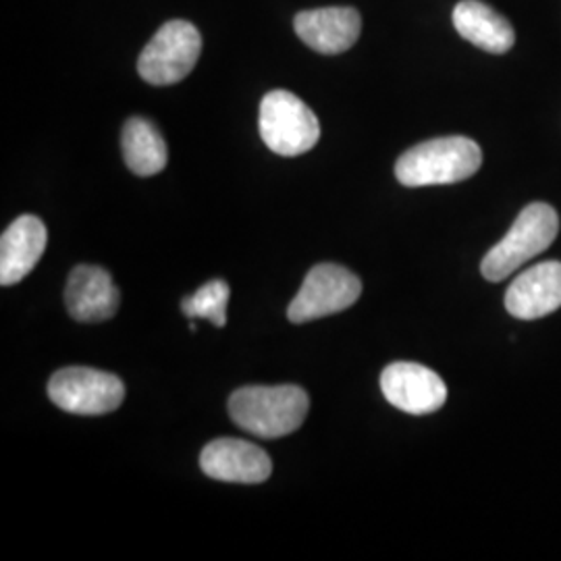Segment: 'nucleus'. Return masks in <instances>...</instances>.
<instances>
[{
	"label": "nucleus",
	"mask_w": 561,
	"mask_h": 561,
	"mask_svg": "<svg viewBox=\"0 0 561 561\" xmlns=\"http://www.w3.org/2000/svg\"><path fill=\"white\" fill-rule=\"evenodd\" d=\"M310 398L298 385H250L229 398V416L241 431L261 439H280L300 428Z\"/></svg>",
	"instance_id": "obj_1"
},
{
	"label": "nucleus",
	"mask_w": 561,
	"mask_h": 561,
	"mask_svg": "<svg viewBox=\"0 0 561 561\" xmlns=\"http://www.w3.org/2000/svg\"><path fill=\"white\" fill-rule=\"evenodd\" d=\"M481 164V146L477 141L449 136L405 150L396 164V178L405 187L449 185L472 178Z\"/></svg>",
	"instance_id": "obj_2"
},
{
	"label": "nucleus",
	"mask_w": 561,
	"mask_h": 561,
	"mask_svg": "<svg viewBox=\"0 0 561 561\" xmlns=\"http://www.w3.org/2000/svg\"><path fill=\"white\" fill-rule=\"evenodd\" d=\"M560 233V217L553 206L545 202L528 204L512 229L497 245L482 259V277L493 283L507 279L522 264L545 252Z\"/></svg>",
	"instance_id": "obj_3"
},
{
	"label": "nucleus",
	"mask_w": 561,
	"mask_h": 561,
	"mask_svg": "<svg viewBox=\"0 0 561 561\" xmlns=\"http://www.w3.org/2000/svg\"><path fill=\"white\" fill-rule=\"evenodd\" d=\"M261 136L279 157H300L317 146L321 123L312 108L287 90H273L261 102Z\"/></svg>",
	"instance_id": "obj_4"
},
{
	"label": "nucleus",
	"mask_w": 561,
	"mask_h": 561,
	"mask_svg": "<svg viewBox=\"0 0 561 561\" xmlns=\"http://www.w3.org/2000/svg\"><path fill=\"white\" fill-rule=\"evenodd\" d=\"M201 50V32L194 23L169 21L141 50L138 73L152 85L178 83L192 73Z\"/></svg>",
	"instance_id": "obj_5"
},
{
	"label": "nucleus",
	"mask_w": 561,
	"mask_h": 561,
	"mask_svg": "<svg viewBox=\"0 0 561 561\" xmlns=\"http://www.w3.org/2000/svg\"><path fill=\"white\" fill-rule=\"evenodd\" d=\"M50 401L69 412L80 416H101L115 412L125 400V385L117 375L69 366L53 375L48 382Z\"/></svg>",
	"instance_id": "obj_6"
},
{
	"label": "nucleus",
	"mask_w": 561,
	"mask_h": 561,
	"mask_svg": "<svg viewBox=\"0 0 561 561\" xmlns=\"http://www.w3.org/2000/svg\"><path fill=\"white\" fill-rule=\"evenodd\" d=\"M362 296V280L340 264H317L308 271L298 296L287 308V319L296 324L319 321L352 308Z\"/></svg>",
	"instance_id": "obj_7"
},
{
	"label": "nucleus",
	"mask_w": 561,
	"mask_h": 561,
	"mask_svg": "<svg viewBox=\"0 0 561 561\" xmlns=\"http://www.w3.org/2000/svg\"><path fill=\"white\" fill-rule=\"evenodd\" d=\"M385 400L401 412L424 416L442 410L447 400V387L442 377L414 362H393L381 375Z\"/></svg>",
	"instance_id": "obj_8"
},
{
	"label": "nucleus",
	"mask_w": 561,
	"mask_h": 561,
	"mask_svg": "<svg viewBox=\"0 0 561 561\" xmlns=\"http://www.w3.org/2000/svg\"><path fill=\"white\" fill-rule=\"evenodd\" d=\"M202 472L215 481L261 484L273 472L271 458L254 443L215 439L201 454Z\"/></svg>",
	"instance_id": "obj_9"
},
{
	"label": "nucleus",
	"mask_w": 561,
	"mask_h": 561,
	"mask_svg": "<svg viewBox=\"0 0 561 561\" xmlns=\"http://www.w3.org/2000/svg\"><path fill=\"white\" fill-rule=\"evenodd\" d=\"M561 308V262L547 261L524 271L505 291V310L535 321Z\"/></svg>",
	"instance_id": "obj_10"
},
{
	"label": "nucleus",
	"mask_w": 561,
	"mask_h": 561,
	"mask_svg": "<svg viewBox=\"0 0 561 561\" xmlns=\"http://www.w3.org/2000/svg\"><path fill=\"white\" fill-rule=\"evenodd\" d=\"M119 301V289L108 271L92 264H80L71 271L65 289V304L73 321H108L117 314Z\"/></svg>",
	"instance_id": "obj_11"
},
{
	"label": "nucleus",
	"mask_w": 561,
	"mask_h": 561,
	"mask_svg": "<svg viewBox=\"0 0 561 561\" xmlns=\"http://www.w3.org/2000/svg\"><path fill=\"white\" fill-rule=\"evenodd\" d=\"M300 41L321 55H341L360 38V13L352 7L301 11L294 20Z\"/></svg>",
	"instance_id": "obj_12"
},
{
	"label": "nucleus",
	"mask_w": 561,
	"mask_h": 561,
	"mask_svg": "<svg viewBox=\"0 0 561 561\" xmlns=\"http://www.w3.org/2000/svg\"><path fill=\"white\" fill-rule=\"evenodd\" d=\"M48 233L34 215H23L11 222L0 238V285L11 287L25 279L46 250Z\"/></svg>",
	"instance_id": "obj_13"
},
{
	"label": "nucleus",
	"mask_w": 561,
	"mask_h": 561,
	"mask_svg": "<svg viewBox=\"0 0 561 561\" xmlns=\"http://www.w3.org/2000/svg\"><path fill=\"white\" fill-rule=\"evenodd\" d=\"M454 25L463 41L493 55L507 53L516 42L512 23L481 0L458 2L454 9Z\"/></svg>",
	"instance_id": "obj_14"
},
{
	"label": "nucleus",
	"mask_w": 561,
	"mask_h": 561,
	"mask_svg": "<svg viewBox=\"0 0 561 561\" xmlns=\"http://www.w3.org/2000/svg\"><path fill=\"white\" fill-rule=\"evenodd\" d=\"M121 148L125 164L140 178L157 175L167 167L169 152L161 131L144 117H131L125 123Z\"/></svg>",
	"instance_id": "obj_15"
},
{
	"label": "nucleus",
	"mask_w": 561,
	"mask_h": 561,
	"mask_svg": "<svg viewBox=\"0 0 561 561\" xmlns=\"http://www.w3.org/2000/svg\"><path fill=\"white\" fill-rule=\"evenodd\" d=\"M229 285L221 279L208 280L201 289L181 301V310L190 321H210L215 327L227 324Z\"/></svg>",
	"instance_id": "obj_16"
}]
</instances>
